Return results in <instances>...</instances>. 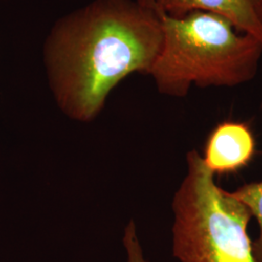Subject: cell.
<instances>
[{"instance_id": "4", "label": "cell", "mask_w": 262, "mask_h": 262, "mask_svg": "<svg viewBox=\"0 0 262 262\" xmlns=\"http://www.w3.org/2000/svg\"><path fill=\"white\" fill-rule=\"evenodd\" d=\"M254 152L255 140L249 125L243 122H224L209 135L202 158L214 174H225L247 166Z\"/></svg>"}, {"instance_id": "8", "label": "cell", "mask_w": 262, "mask_h": 262, "mask_svg": "<svg viewBox=\"0 0 262 262\" xmlns=\"http://www.w3.org/2000/svg\"><path fill=\"white\" fill-rule=\"evenodd\" d=\"M257 11H258V16L262 24V0H258L257 2Z\"/></svg>"}, {"instance_id": "6", "label": "cell", "mask_w": 262, "mask_h": 262, "mask_svg": "<svg viewBox=\"0 0 262 262\" xmlns=\"http://www.w3.org/2000/svg\"><path fill=\"white\" fill-rule=\"evenodd\" d=\"M234 196L247 207L257 221L259 234L253 242L254 261L262 262V181L246 184L232 191Z\"/></svg>"}, {"instance_id": "2", "label": "cell", "mask_w": 262, "mask_h": 262, "mask_svg": "<svg viewBox=\"0 0 262 262\" xmlns=\"http://www.w3.org/2000/svg\"><path fill=\"white\" fill-rule=\"evenodd\" d=\"M157 12L162 44L148 75L160 94L184 97L192 85L231 88L256 75L261 41L238 30L225 17L203 11L183 17Z\"/></svg>"}, {"instance_id": "3", "label": "cell", "mask_w": 262, "mask_h": 262, "mask_svg": "<svg viewBox=\"0 0 262 262\" xmlns=\"http://www.w3.org/2000/svg\"><path fill=\"white\" fill-rule=\"evenodd\" d=\"M187 174L173 200L172 251L179 262H255L248 233L252 213L195 150L187 156Z\"/></svg>"}, {"instance_id": "5", "label": "cell", "mask_w": 262, "mask_h": 262, "mask_svg": "<svg viewBox=\"0 0 262 262\" xmlns=\"http://www.w3.org/2000/svg\"><path fill=\"white\" fill-rule=\"evenodd\" d=\"M170 17H183L190 12L214 13L230 20L236 28L262 42V24L258 0H139Z\"/></svg>"}, {"instance_id": "1", "label": "cell", "mask_w": 262, "mask_h": 262, "mask_svg": "<svg viewBox=\"0 0 262 262\" xmlns=\"http://www.w3.org/2000/svg\"><path fill=\"white\" fill-rule=\"evenodd\" d=\"M161 44L159 14L139 0H95L66 17L45 48L58 106L71 119L92 121L122 79L149 74Z\"/></svg>"}, {"instance_id": "7", "label": "cell", "mask_w": 262, "mask_h": 262, "mask_svg": "<svg viewBox=\"0 0 262 262\" xmlns=\"http://www.w3.org/2000/svg\"><path fill=\"white\" fill-rule=\"evenodd\" d=\"M123 246L126 253L127 262H150L146 257L141 246L137 230L134 227H128L124 231Z\"/></svg>"}]
</instances>
